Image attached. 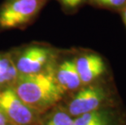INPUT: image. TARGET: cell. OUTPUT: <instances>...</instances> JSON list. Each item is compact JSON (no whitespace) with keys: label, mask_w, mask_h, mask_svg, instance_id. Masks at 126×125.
<instances>
[{"label":"cell","mask_w":126,"mask_h":125,"mask_svg":"<svg viewBox=\"0 0 126 125\" xmlns=\"http://www.w3.org/2000/svg\"><path fill=\"white\" fill-rule=\"evenodd\" d=\"M12 88L34 111H43L52 107L65 94L55 77L54 67L35 74H19Z\"/></svg>","instance_id":"6da1fadb"},{"label":"cell","mask_w":126,"mask_h":125,"mask_svg":"<svg viewBox=\"0 0 126 125\" xmlns=\"http://www.w3.org/2000/svg\"><path fill=\"white\" fill-rule=\"evenodd\" d=\"M19 74H35L54 67L59 50L46 42H33L9 51Z\"/></svg>","instance_id":"7a4b0ae2"},{"label":"cell","mask_w":126,"mask_h":125,"mask_svg":"<svg viewBox=\"0 0 126 125\" xmlns=\"http://www.w3.org/2000/svg\"><path fill=\"white\" fill-rule=\"evenodd\" d=\"M49 0H4L0 4V33L25 29L38 17Z\"/></svg>","instance_id":"3957f363"},{"label":"cell","mask_w":126,"mask_h":125,"mask_svg":"<svg viewBox=\"0 0 126 125\" xmlns=\"http://www.w3.org/2000/svg\"><path fill=\"white\" fill-rule=\"evenodd\" d=\"M108 95V89L98 81L83 85L77 89L69 102V113L73 116H79L82 114L97 111Z\"/></svg>","instance_id":"277c9868"},{"label":"cell","mask_w":126,"mask_h":125,"mask_svg":"<svg viewBox=\"0 0 126 125\" xmlns=\"http://www.w3.org/2000/svg\"><path fill=\"white\" fill-rule=\"evenodd\" d=\"M0 112L11 124L30 125L35 119L34 111L17 96L12 88L0 89Z\"/></svg>","instance_id":"5b68a950"},{"label":"cell","mask_w":126,"mask_h":125,"mask_svg":"<svg viewBox=\"0 0 126 125\" xmlns=\"http://www.w3.org/2000/svg\"><path fill=\"white\" fill-rule=\"evenodd\" d=\"M75 63L82 86L99 81L108 71V66L98 53L90 50L76 51Z\"/></svg>","instance_id":"8992f818"},{"label":"cell","mask_w":126,"mask_h":125,"mask_svg":"<svg viewBox=\"0 0 126 125\" xmlns=\"http://www.w3.org/2000/svg\"><path fill=\"white\" fill-rule=\"evenodd\" d=\"M54 74L58 84L66 92L77 91L82 86L79 74L77 72L74 56L63 58L54 65Z\"/></svg>","instance_id":"52a82bcc"},{"label":"cell","mask_w":126,"mask_h":125,"mask_svg":"<svg viewBox=\"0 0 126 125\" xmlns=\"http://www.w3.org/2000/svg\"><path fill=\"white\" fill-rule=\"evenodd\" d=\"M19 72L10 52H0V89L12 88Z\"/></svg>","instance_id":"ba28073f"},{"label":"cell","mask_w":126,"mask_h":125,"mask_svg":"<svg viewBox=\"0 0 126 125\" xmlns=\"http://www.w3.org/2000/svg\"><path fill=\"white\" fill-rule=\"evenodd\" d=\"M103 123H107V118L97 111L82 114L74 119L75 125H97Z\"/></svg>","instance_id":"9c48e42d"},{"label":"cell","mask_w":126,"mask_h":125,"mask_svg":"<svg viewBox=\"0 0 126 125\" xmlns=\"http://www.w3.org/2000/svg\"><path fill=\"white\" fill-rule=\"evenodd\" d=\"M88 4L119 13L125 6L126 0H89Z\"/></svg>","instance_id":"30bf717a"},{"label":"cell","mask_w":126,"mask_h":125,"mask_svg":"<svg viewBox=\"0 0 126 125\" xmlns=\"http://www.w3.org/2000/svg\"><path fill=\"white\" fill-rule=\"evenodd\" d=\"M60 4L61 8L66 14H74L77 12L89 0H56Z\"/></svg>","instance_id":"8fae6325"},{"label":"cell","mask_w":126,"mask_h":125,"mask_svg":"<svg viewBox=\"0 0 126 125\" xmlns=\"http://www.w3.org/2000/svg\"><path fill=\"white\" fill-rule=\"evenodd\" d=\"M47 125H75L74 119L65 112H56L47 122Z\"/></svg>","instance_id":"7c38bea8"},{"label":"cell","mask_w":126,"mask_h":125,"mask_svg":"<svg viewBox=\"0 0 126 125\" xmlns=\"http://www.w3.org/2000/svg\"><path fill=\"white\" fill-rule=\"evenodd\" d=\"M119 13L120 14L122 21H123V23H124V25L125 26V28H126V4H125V6L120 10V12Z\"/></svg>","instance_id":"4fadbf2b"},{"label":"cell","mask_w":126,"mask_h":125,"mask_svg":"<svg viewBox=\"0 0 126 125\" xmlns=\"http://www.w3.org/2000/svg\"><path fill=\"white\" fill-rule=\"evenodd\" d=\"M10 124H12L7 120L6 117L0 112V125H10Z\"/></svg>","instance_id":"5bb4252c"},{"label":"cell","mask_w":126,"mask_h":125,"mask_svg":"<svg viewBox=\"0 0 126 125\" xmlns=\"http://www.w3.org/2000/svg\"><path fill=\"white\" fill-rule=\"evenodd\" d=\"M108 123H103V124H97V125H107Z\"/></svg>","instance_id":"9a60e30c"}]
</instances>
